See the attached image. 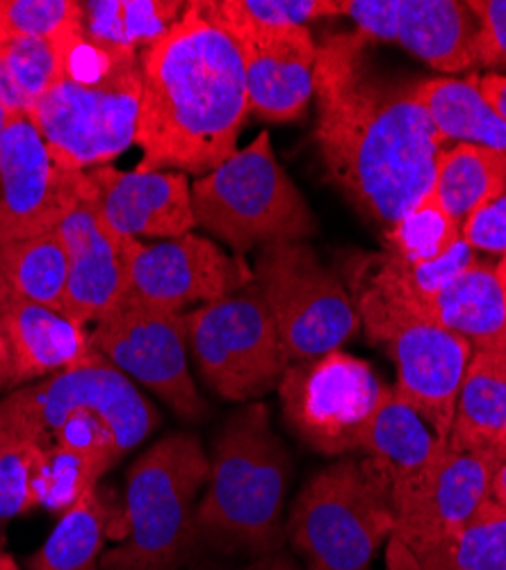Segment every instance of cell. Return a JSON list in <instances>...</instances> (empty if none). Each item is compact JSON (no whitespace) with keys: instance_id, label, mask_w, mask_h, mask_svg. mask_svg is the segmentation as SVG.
I'll use <instances>...</instances> for the list:
<instances>
[{"instance_id":"e575fe53","label":"cell","mask_w":506,"mask_h":570,"mask_svg":"<svg viewBox=\"0 0 506 570\" xmlns=\"http://www.w3.org/2000/svg\"><path fill=\"white\" fill-rule=\"evenodd\" d=\"M43 445L41 441H21L0 459V546L6 541L8 522L34 507L30 484Z\"/></svg>"},{"instance_id":"7402d4cb","label":"cell","mask_w":506,"mask_h":570,"mask_svg":"<svg viewBox=\"0 0 506 570\" xmlns=\"http://www.w3.org/2000/svg\"><path fill=\"white\" fill-rule=\"evenodd\" d=\"M445 448L447 443L436 436L423 415L397 397L390 386L367 422L360 441V452L367 454L363 463L388 489L427 470Z\"/></svg>"},{"instance_id":"f546056e","label":"cell","mask_w":506,"mask_h":570,"mask_svg":"<svg viewBox=\"0 0 506 570\" xmlns=\"http://www.w3.org/2000/svg\"><path fill=\"white\" fill-rule=\"evenodd\" d=\"M73 39H14L0 43V106L12 117L28 115L46 91L69 73Z\"/></svg>"},{"instance_id":"ba28073f","label":"cell","mask_w":506,"mask_h":570,"mask_svg":"<svg viewBox=\"0 0 506 570\" xmlns=\"http://www.w3.org/2000/svg\"><path fill=\"white\" fill-rule=\"evenodd\" d=\"M186 320L190 354L210 391L228 402L279 391L292 363L256 281L186 313Z\"/></svg>"},{"instance_id":"7c38bea8","label":"cell","mask_w":506,"mask_h":570,"mask_svg":"<svg viewBox=\"0 0 506 570\" xmlns=\"http://www.w3.org/2000/svg\"><path fill=\"white\" fill-rule=\"evenodd\" d=\"M123 252L126 297L121 304L182 313L192 304L234 295L254 281L240 261L195 233L158 245L123 237Z\"/></svg>"},{"instance_id":"8fae6325","label":"cell","mask_w":506,"mask_h":570,"mask_svg":"<svg viewBox=\"0 0 506 570\" xmlns=\"http://www.w3.org/2000/svg\"><path fill=\"white\" fill-rule=\"evenodd\" d=\"M91 341L108 363L160 395L180 417L208 413L188 367L186 313L119 304L97 322Z\"/></svg>"},{"instance_id":"cb8c5ba5","label":"cell","mask_w":506,"mask_h":570,"mask_svg":"<svg viewBox=\"0 0 506 570\" xmlns=\"http://www.w3.org/2000/svg\"><path fill=\"white\" fill-rule=\"evenodd\" d=\"M188 10L176 0H91L82 3L80 35L112 58H140Z\"/></svg>"},{"instance_id":"836d02e7","label":"cell","mask_w":506,"mask_h":570,"mask_svg":"<svg viewBox=\"0 0 506 570\" xmlns=\"http://www.w3.org/2000/svg\"><path fill=\"white\" fill-rule=\"evenodd\" d=\"M219 8L260 28H308V23L340 14L334 0H219Z\"/></svg>"},{"instance_id":"d4e9b609","label":"cell","mask_w":506,"mask_h":570,"mask_svg":"<svg viewBox=\"0 0 506 570\" xmlns=\"http://www.w3.org/2000/svg\"><path fill=\"white\" fill-rule=\"evenodd\" d=\"M386 570H506V511L488 500L462 532L420 550L390 539Z\"/></svg>"},{"instance_id":"8992f818","label":"cell","mask_w":506,"mask_h":570,"mask_svg":"<svg viewBox=\"0 0 506 570\" xmlns=\"http://www.w3.org/2000/svg\"><path fill=\"white\" fill-rule=\"evenodd\" d=\"M286 532L306 570H370L395 534L390 489L363 461H338L301 489Z\"/></svg>"},{"instance_id":"ab89813d","label":"cell","mask_w":506,"mask_h":570,"mask_svg":"<svg viewBox=\"0 0 506 570\" xmlns=\"http://www.w3.org/2000/svg\"><path fill=\"white\" fill-rule=\"evenodd\" d=\"M217 570H299V566L290 554L279 550L256 559H247L242 566H236V568H217Z\"/></svg>"},{"instance_id":"6da1fadb","label":"cell","mask_w":506,"mask_h":570,"mask_svg":"<svg viewBox=\"0 0 506 570\" xmlns=\"http://www.w3.org/2000/svg\"><path fill=\"white\" fill-rule=\"evenodd\" d=\"M367 43L351 32L317 46L315 145L327 178L388 230L431 193L445 139L418 99V82L377 76Z\"/></svg>"},{"instance_id":"603a6c76","label":"cell","mask_w":506,"mask_h":570,"mask_svg":"<svg viewBox=\"0 0 506 570\" xmlns=\"http://www.w3.org/2000/svg\"><path fill=\"white\" fill-rule=\"evenodd\" d=\"M425 320L475 350H506V295L493 267L473 263L429 302Z\"/></svg>"},{"instance_id":"ee69618b","label":"cell","mask_w":506,"mask_h":570,"mask_svg":"<svg viewBox=\"0 0 506 570\" xmlns=\"http://www.w3.org/2000/svg\"><path fill=\"white\" fill-rule=\"evenodd\" d=\"M12 119V115L3 108V106H0V132H3L6 130V126H8V121Z\"/></svg>"},{"instance_id":"83f0119b","label":"cell","mask_w":506,"mask_h":570,"mask_svg":"<svg viewBox=\"0 0 506 570\" xmlns=\"http://www.w3.org/2000/svg\"><path fill=\"white\" fill-rule=\"evenodd\" d=\"M115 509L101 487L78 500L28 559V570H101Z\"/></svg>"},{"instance_id":"4fadbf2b","label":"cell","mask_w":506,"mask_h":570,"mask_svg":"<svg viewBox=\"0 0 506 570\" xmlns=\"http://www.w3.org/2000/svg\"><path fill=\"white\" fill-rule=\"evenodd\" d=\"M497 454L447 443L445 452L416 478L390 489L395 539L420 550L462 532L490 500Z\"/></svg>"},{"instance_id":"b9f144b4","label":"cell","mask_w":506,"mask_h":570,"mask_svg":"<svg viewBox=\"0 0 506 570\" xmlns=\"http://www.w3.org/2000/svg\"><path fill=\"white\" fill-rule=\"evenodd\" d=\"M0 570H19L17 561L3 548H0Z\"/></svg>"},{"instance_id":"ffe728a7","label":"cell","mask_w":506,"mask_h":570,"mask_svg":"<svg viewBox=\"0 0 506 570\" xmlns=\"http://www.w3.org/2000/svg\"><path fill=\"white\" fill-rule=\"evenodd\" d=\"M67 252V291L62 313L78 322H99L126 297L123 237L106 226L97 208L78 193L58 228Z\"/></svg>"},{"instance_id":"5b68a950","label":"cell","mask_w":506,"mask_h":570,"mask_svg":"<svg viewBox=\"0 0 506 570\" xmlns=\"http://www.w3.org/2000/svg\"><path fill=\"white\" fill-rule=\"evenodd\" d=\"M197 226L245 254L258 245L301 243L317 233V222L271 149L269 135L228 158L192 185Z\"/></svg>"},{"instance_id":"4316f807","label":"cell","mask_w":506,"mask_h":570,"mask_svg":"<svg viewBox=\"0 0 506 570\" xmlns=\"http://www.w3.org/2000/svg\"><path fill=\"white\" fill-rule=\"evenodd\" d=\"M416 94L443 139L506 156V121L482 97L479 76L431 78L418 82Z\"/></svg>"},{"instance_id":"1f68e13d","label":"cell","mask_w":506,"mask_h":570,"mask_svg":"<svg viewBox=\"0 0 506 570\" xmlns=\"http://www.w3.org/2000/svg\"><path fill=\"white\" fill-rule=\"evenodd\" d=\"M112 465L115 463L101 454L46 443L32 472V504L67 513L91 489L99 487Z\"/></svg>"},{"instance_id":"ac0fdd59","label":"cell","mask_w":506,"mask_h":570,"mask_svg":"<svg viewBox=\"0 0 506 570\" xmlns=\"http://www.w3.org/2000/svg\"><path fill=\"white\" fill-rule=\"evenodd\" d=\"M82 193L121 237H180L197 226L192 189L178 171H82Z\"/></svg>"},{"instance_id":"d6986e66","label":"cell","mask_w":506,"mask_h":570,"mask_svg":"<svg viewBox=\"0 0 506 570\" xmlns=\"http://www.w3.org/2000/svg\"><path fill=\"white\" fill-rule=\"evenodd\" d=\"M32 397L43 434L80 409L108 424L121 454L149 439L160 422L153 404L108 361L43 379L32 386Z\"/></svg>"},{"instance_id":"2e32d148","label":"cell","mask_w":506,"mask_h":570,"mask_svg":"<svg viewBox=\"0 0 506 570\" xmlns=\"http://www.w3.org/2000/svg\"><path fill=\"white\" fill-rule=\"evenodd\" d=\"M212 14L240 46L249 108L267 121H295L315 97L317 46L308 28H260L226 14L210 3Z\"/></svg>"},{"instance_id":"52a82bcc","label":"cell","mask_w":506,"mask_h":570,"mask_svg":"<svg viewBox=\"0 0 506 570\" xmlns=\"http://www.w3.org/2000/svg\"><path fill=\"white\" fill-rule=\"evenodd\" d=\"M140 104L142 56L112 58L97 73H67L28 117L65 169L87 171L135 145Z\"/></svg>"},{"instance_id":"d6a6232c","label":"cell","mask_w":506,"mask_h":570,"mask_svg":"<svg viewBox=\"0 0 506 570\" xmlns=\"http://www.w3.org/2000/svg\"><path fill=\"white\" fill-rule=\"evenodd\" d=\"M82 3L71 0H0V43L14 39L80 37Z\"/></svg>"},{"instance_id":"30bf717a","label":"cell","mask_w":506,"mask_h":570,"mask_svg":"<svg viewBox=\"0 0 506 570\" xmlns=\"http://www.w3.org/2000/svg\"><path fill=\"white\" fill-rule=\"evenodd\" d=\"M386 391L370 363L340 350L292 363L279 384L288 426L327 456L360 450L365 426Z\"/></svg>"},{"instance_id":"7bdbcfd3","label":"cell","mask_w":506,"mask_h":570,"mask_svg":"<svg viewBox=\"0 0 506 570\" xmlns=\"http://www.w3.org/2000/svg\"><path fill=\"white\" fill-rule=\"evenodd\" d=\"M495 274H497V281H499L502 291H504V295H506V256H504L502 263L495 267Z\"/></svg>"},{"instance_id":"d590c367","label":"cell","mask_w":506,"mask_h":570,"mask_svg":"<svg viewBox=\"0 0 506 570\" xmlns=\"http://www.w3.org/2000/svg\"><path fill=\"white\" fill-rule=\"evenodd\" d=\"M21 441L49 443L34 409L32 386L17 389L0 400V459Z\"/></svg>"},{"instance_id":"e0dca14e","label":"cell","mask_w":506,"mask_h":570,"mask_svg":"<svg viewBox=\"0 0 506 570\" xmlns=\"http://www.w3.org/2000/svg\"><path fill=\"white\" fill-rule=\"evenodd\" d=\"M386 345L397 367L395 395L418 411L436 436L447 443L458 391L475 347L466 338L425 320L406 322Z\"/></svg>"},{"instance_id":"f1b7e54d","label":"cell","mask_w":506,"mask_h":570,"mask_svg":"<svg viewBox=\"0 0 506 570\" xmlns=\"http://www.w3.org/2000/svg\"><path fill=\"white\" fill-rule=\"evenodd\" d=\"M506 189V156L475 147L456 145L440 151L431 193L452 222L464 228L486 204L499 199Z\"/></svg>"},{"instance_id":"7a4b0ae2","label":"cell","mask_w":506,"mask_h":570,"mask_svg":"<svg viewBox=\"0 0 506 570\" xmlns=\"http://www.w3.org/2000/svg\"><path fill=\"white\" fill-rule=\"evenodd\" d=\"M245 62L210 3H188L178 23L142 53L137 171L206 176L238 154L249 117Z\"/></svg>"},{"instance_id":"60d3db41","label":"cell","mask_w":506,"mask_h":570,"mask_svg":"<svg viewBox=\"0 0 506 570\" xmlns=\"http://www.w3.org/2000/svg\"><path fill=\"white\" fill-rule=\"evenodd\" d=\"M490 502L506 511V459H499L490 480Z\"/></svg>"},{"instance_id":"f35d334b","label":"cell","mask_w":506,"mask_h":570,"mask_svg":"<svg viewBox=\"0 0 506 570\" xmlns=\"http://www.w3.org/2000/svg\"><path fill=\"white\" fill-rule=\"evenodd\" d=\"M482 97L493 106V110L506 121V76L486 73L479 78Z\"/></svg>"},{"instance_id":"3957f363","label":"cell","mask_w":506,"mask_h":570,"mask_svg":"<svg viewBox=\"0 0 506 570\" xmlns=\"http://www.w3.org/2000/svg\"><path fill=\"white\" fill-rule=\"evenodd\" d=\"M292 459L256 402L221 426L206 493L195 509V554L212 550L256 559L286 543L284 504Z\"/></svg>"},{"instance_id":"484cf974","label":"cell","mask_w":506,"mask_h":570,"mask_svg":"<svg viewBox=\"0 0 506 570\" xmlns=\"http://www.w3.org/2000/svg\"><path fill=\"white\" fill-rule=\"evenodd\" d=\"M506 434V350H475L456 400L449 445L495 452Z\"/></svg>"},{"instance_id":"9a60e30c","label":"cell","mask_w":506,"mask_h":570,"mask_svg":"<svg viewBox=\"0 0 506 570\" xmlns=\"http://www.w3.org/2000/svg\"><path fill=\"white\" fill-rule=\"evenodd\" d=\"M370 41H393L438 71L456 73L477 65L479 21L462 0H343Z\"/></svg>"},{"instance_id":"44dd1931","label":"cell","mask_w":506,"mask_h":570,"mask_svg":"<svg viewBox=\"0 0 506 570\" xmlns=\"http://www.w3.org/2000/svg\"><path fill=\"white\" fill-rule=\"evenodd\" d=\"M0 326L8 341L14 391L32 379L106 361L85 326L65 313L26 302L0 285Z\"/></svg>"},{"instance_id":"f6af8a7d","label":"cell","mask_w":506,"mask_h":570,"mask_svg":"<svg viewBox=\"0 0 506 570\" xmlns=\"http://www.w3.org/2000/svg\"><path fill=\"white\" fill-rule=\"evenodd\" d=\"M495 454H497V459H506V434H504V439H502V443L497 445V450H495Z\"/></svg>"},{"instance_id":"9c48e42d","label":"cell","mask_w":506,"mask_h":570,"mask_svg":"<svg viewBox=\"0 0 506 570\" xmlns=\"http://www.w3.org/2000/svg\"><path fill=\"white\" fill-rule=\"evenodd\" d=\"M254 281L290 363L331 354L358 334L360 317L351 295L308 245L262 247Z\"/></svg>"},{"instance_id":"4dcf8cb0","label":"cell","mask_w":506,"mask_h":570,"mask_svg":"<svg viewBox=\"0 0 506 570\" xmlns=\"http://www.w3.org/2000/svg\"><path fill=\"white\" fill-rule=\"evenodd\" d=\"M0 285L12 295L62 313L67 252L58 230L0 247Z\"/></svg>"},{"instance_id":"74e56055","label":"cell","mask_w":506,"mask_h":570,"mask_svg":"<svg viewBox=\"0 0 506 570\" xmlns=\"http://www.w3.org/2000/svg\"><path fill=\"white\" fill-rule=\"evenodd\" d=\"M462 233L470 249L506 256V195L468 217Z\"/></svg>"},{"instance_id":"8d00e7d4","label":"cell","mask_w":506,"mask_h":570,"mask_svg":"<svg viewBox=\"0 0 506 570\" xmlns=\"http://www.w3.org/2000/svg\"><path fill=\"white\" fill-rule=\"evenodd\" d=\"M470 8L479 21L477 65L506 67V0H475Z\"/></svg>"},{"instance_id":"277c9868","label":"cell","mask_w":506,"mask_h":570,"mask_svg":"<svg viewBox=\"0 0 506 570\" xmlns=\"http://www.w3.org/2000/svg\"><path fill=\"white\" fill-rule=\"evenodd\" d=\"M210 459L195 434H169L128 470L126 539L101 570H180L195 557V509Z\"/></svg>"},{"instance_id":"5bb4252c","label":"cell","mask_w":506,"mask_h":570,"mask_svg":"<svg viewBox=\"0 0 506 570\" xmlns=\"http://www.w3.org/2000/svg\"><path fill=\"white\" fill-rule=\"evenodd\" d=\"M82 171L65 169L28 115L0 132V247L56 230Z\"/></svg>"}]
</instances>
